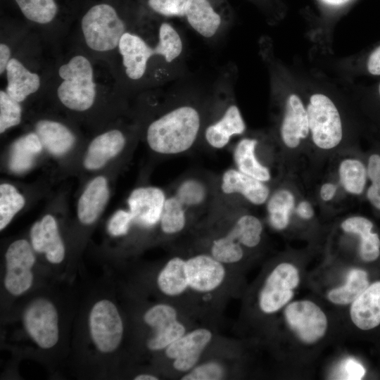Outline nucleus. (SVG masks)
Masks as SVG:
<instances>
[{"label":"nucleus","instance_id":"f257e3e1","mask_svg":"<svg viewBox=\"0 0 380 380\" xmlns=\"http://www.w3.org/2000/svg\"><path fill=\"white\" fill-rule=\"evenodd\" d=\"M184 37L172 20L139 8L110 61L123 90L148 91L178 79L184 72Z\"/></svg>","mask_w":380,"mask_h":380},{"label":"nucleus","instance_id":"f03ea898","mask_svg":"<svg viewBox=\"0 0 380 380\" xmlns=\"http://www.w3.org/2000/svg\"><path fill=\"white\" fill-rule=\"evenodd\" d=\"M44 91L51 92L64 108L77 113L92 109L101 96L126 94L109 61L73 43L66 51L58 49Z\"/></svg>","mask_w":380,"mask_h":380},{"label":"nucleus","instance_id":"7ed1b4c3","mask_svg":"<svg viewBox=\"0 0 380 380\" xmlns=\"http://www.w3.org/2000/svg\"><path fill=\"white\" fill-rule=\"evenodd\" d=\"M209 95L172 96L167 105L146 128V140L155 153L175 156L194 148L201 141L207 116Z\"/></svg>","mask_w":380,"mask_h":380},{"label":"nucleus","instance_id":"20e7f679","mask_svg":"<svg viewBox=\"0 0 380 380\" xmlns=\"http://www.w3.org/2000/svg\"><path fill=\"white\" fill-rule=\"evenodd\" d=\"M139 13L134 0H85L71 30V42L110 63L122 34Z\"/></svg>","mask_w":380,"mask_h":380},{"label":"nucleus","instance_id":"39448f33","mask_svg":"<svg viewBox=\"0 0 380 380\" xmlns=\"http://www.w3.org/2000/svg\"><path fill=\"white\" fill-rule=\"evenodd\" d=\"M85 0H1V11L58 49L69 35Z\"/></svg>","mask_w":380,"mask_h":380},{"label":"nucleus","instance_id":"423d86ee","mask_svg":"<svg viewBox=\"0 0 380 380\" xmlns=\"http://www.w3.org/2000/svg\"><path fill=\"white\" fill-rule=\"evenodd\" d=\"M236 70L230 64L220 72L209 94L201 141L212 149H222L236 136L244 134L246 122L234 94Z\"/></svg>","mask_w":380,"mask_h":380},{"label":"nucleus","instance_id":"0eeeda50","mask_svg":"<svg viewBox=\"0 0 380 380\" xmlns=\"http://www.w3.org/2000/svg\"><path fill=\"white\" fill-rule=\"evenodd\" d=\"M182 20L201 38L214 42L230 27L232 11L228 0H187Z\"/></svg>","mask_w":380,"mask_h":380},{"label":"nucleus","instance_id":"6e6552de","mask_svg":"<svg viewBox=\"0 0 380 380\" xmlns=\"http://www.w3.org/2000/svg\"><path fill=\"white\" fill-rule=\"evenodd\" d=\"M311 140L319 150L330 151L342 141L343 126L334 103L323 94H314L306 107Z\"/></svg>","mask_w":380,"mask_h":380},{"label":"nucleus","instance_id":"1a4fd4ad","mask_svg":"<svg viewBox=\"0 0 380 380\" xmlns=\"http://www.w3.org/2000/svg\"><path fill=\"white\" fill-rule=\"evenodd\" d=\"M89 329L96 349L110 353L120 346L124 332L122 317L116 305L101 299L93 305L89 315Z\"/></svg>","mask_w":380,"mask_h":380},{"label":"nucleus","instance_id":"9d476101","mask_svg":"<svg viewBox=\"0 0 380 380\" xmlns=\"http://www.w3.org/2000/svg\"><path fill=\"white\" fill-rule=\"evenodd\" d=\"M23 324L30 337L41 348L49 349L57 343L58 315L49 300L45 298L33 300L24 311Z\"/></svg>","mask_w":380,"mask_h":380},{"label":"nucleus","instance_id":"9b49d317","mask_svg":"<svg viewBox=\"0 0 380 380\" xmlns=\"http://www.w3.org/2000/svg\"><path fill=\"white\" fill-rule=\"evenodd\" d=\"M6 274L4 286L13 296H20L27 292L33 283L32 267L35 256L31 246L25 239H18L11 243L6 254Z\"/></svg>","mask_w":380,"mask_h":380},{"label":"nucleus","instance_id":"f8f14e48","mask_svg":"<svg viewBox=\"0 0 380 380\" xmlns=\"http://www.w3.org/2000/svg\"><path fill=\"white\" fill-rule=\"evenodd\" d=\"M144 322L153 330L146 342L152 351L165 350L170 343L186 332L179 319L176 308L167 303H158L150 307L144 315Z\"/></svg>","mask_w":380,"mask_h":380},{"label":"nucleus","instance_id":"ddd939ff","mask_svg":"<svg viewBox=\"0 0 380 380\" xmlns=\"http://www.w3.org/2000/svg\"><path fill=\"white\" fill-rule=\"evenodd\" d=\"M298 270L291 264H279L271 272L260 291L258 303L260 310L274 313L284 306L293 297V290L298 285Z\"/></svg>","mask_w":380,"mask_h":380},{"label":"nucleus","instance_id":"4468645a","mask_svg":"<svg viewBox=\"0 0 380 380\" xmlns=\"http://www.w3.org/2000/svg\"><path fill=\"white\" fill-rule=\"evenodd\" d=\"M217 180L198 174H188L173 184L172 193L191 216L208 208H215L218 196Z\"/></svg>","mask_w":380,"mask_h":380},{"label":"nucleus","instance_id":"2eb2a0df","mask_svg":"<svg viewBox=\"0 0 380 380\" xmlns=\"http://www.w3.org/2000/svg\"><path fill=\"white\" fill-rule=\"evenodd\" d=\"M284 316L288 325L304 343L316 342L327 331L325 314L311 301L300 300L288 305Z\"/></svg>","mask_w":380,"mask_h":380},{"label":"nucleus","instance_id":"dca6fc26","mask_svg":"<svg viewBox=\"0 0 380 380\" xmlns=\"http://www.w3.org/2000/svg\"><path fill=\"white\" fill-rule=\"evenodd\" d=\"M212 338L213 332L207 328L186 331L164 350L165 355L176 371L186 373L198 363Z\"/></svg>","mask_w":380,"mask_h":380},{"label":"nucleus","instance_id":"f3484780","mask_svg":"<svg viewBox=\"0 0 380 380\" xmlns=\"http://www.w3.org/2000/svg\"><path fill=\"white\" fill-rule=\"evenodd\" d=\"M189 289L200 293L217 290L226 277L225 266L208 252L198 253L186 259Z\"/></svg>","mask_w":380,"mask_h":380},{"label":"nucleus","instance_id":"a211bd4d","mask_svg":"<svg viewBox=\"0 0 380 380\" xmlns=\"http://www.w3.org/2000/svg\"><path fill=\"white\" fill-rule=\"evenodd\" d=\"M166 196L165 192L156 186L134 189L127 198L133 222L144 228H151L158 224Z\"/></svg>","mask_w":380,"mask_h":380},{"label":"nucleus","instance_id":"6ab92c4d","mask_svg":"<svg viewBox=\"0 0 380 380\" xmlns=\"http://www.w3.org/2000/svg\"><path fill=\"white\" fill-rule=\"evenodd\" d=\"M218 191L224 196H240L254 205L265 204L271 192L267 183L250 177L236 167L227 169L218 179Z\"/></svg>","mask_w":380,"mask_h":380},{"label":"nucleus","instance_id":"aec40b11","mask_svg":"<svg viewBox=\"0 0 380 380\" xmlns=\"http://www.w3.org/2000/svg\"><path fill=\"white\" fill-rule=\"evenodd\" d=\"M309 133L306 108L298 95L290 94L286 100L279 126L281 141L288 149H296Z\"/></svg>","mask_w":380,"mask_h":380},{"label":"nucleus","instance_id":"412c9836","mask_svg":"<svg viewBox=\"0 0 380 380\" xmlns=\"http://www.w3.org/2000/svg\"><path fill=\"white\" fill-rule=\"evenodd\" d=\"M30 239L33 249L44 253L49 262L59 264L63 260L65 246L56 221L52 215H46L32 225Z\"/></svg>","mask_w":380,"mask_h":380},{"label":"nucleus","instance_id":"4be33fe9","mask_svg":"<svg viewBox=\"0 0 380 380\" xmlns=\"http://www.w3.org/2000/svg\"><path fill=\"white\" fill-rule=\"evenodd\" d=\"M126 143V134L118 128L99 134L88 146L84 166L89 170L101 168L124 149Z\"/></svg>","mask_w":380,"mask_h":380},{"label":"nucleus","instance_id":"5701e85b","mask_svg":"<svg viewBox=\"0 0 380 380\" xmlns=\"http://www.w3.org/2000/svg\"><path fill=\"white\" fill-rule=\"evenodd\" d=\"M258 144L259 140L256 137H242L234 146L233 160L237 170L267 184L272 179V172L270 168L258 159L256 153Z\"/></svg>","mask_w":380,"mask_h":380},{"label":"nucleus","instance_id":"b1692460","mask_svg":"<svg viewBox=\"0 0 380 380\" xmlns=\"http://www.w3.org/2000/svg\"><path fill=\"white\" fill-rule=\"evenodd\" d=\"M109 198V189L106 179L99 176L92 179L77 203V217L84 224L94 223L101 214Z\"/></svg>","mask_w":380,"mask_h":380},{"label":"nucleus","instance_id":"393cba45","mask_svg":"<svg viewBox=\"0 0 380 380\" xmlns=\"http://www.w3.org/2000/svg\"><path fill=\"white\" fill-rule=\"evenodd\" d=\"M353 322L362 330H369L380 324V281L369 286L353 303Z\"/></svg>","mask_w":380,"mask_h":380},{"label":"nucleus","instance_id":"a878e982","mask_svg":"<svg viewBox=\"0 0 380 380\" xmlns=\"http://www.w3.org/2000/svg\"><path fill=\"white\" fill-rule=\"evenodd\" d=\"M34 128L43 147L52 155L59 156L65 154L75 143L76 137L73 132L59 121L42 119L35 123Z\"/></svg>","mask_w":380,"mask_h":380},{"label":"nucleus","instance_id":"bb28decb","mask_svg":"<svg viewBox=\"0 0 380 380\" xmlns=\"http://www.w3.org/2000/svg\"><path fill=\"white\" fill-rule=\"evenodd\" d=\"M373 226L371 220L360 215L349 217L341 224L343 231L360 237V255L366 262L374 261L380 255V239L372 232Z\"/></svg>","mask_w":380,"mask_h":380},{"label":"nucleus","instance_id":"cd10ccee","mask_svg":"<svg viewBox=\"0 0 380 380\" xmlns=\"http://www.w3.org/2000/svg\"><path fill=\"white\" fill-rule=\"evenodd\" d=\"M159 290L168 297H177L189 289L186 260L181 256L170 258L157 277Z\"/></svg>","mask_w":380,"mask_h":380},{"label":"nucleus","instance_id":"c85d7f7f","mask_svg":"<svg viewBox=\"0 0 380 380\" xmlns=\"http://www.w3.org/2000/svg\"><path fill=\"white\" fill-rule=\"evenodd\" d=\"M265 204L271 227L278 231L286 229L296 207L293 193L286 188L278 189L270 194Z\"/></svg>","mask_w":380,"mask_h":380},{"label":"nucleus","instance_id":"c756f323","mask_svg":"<svg viewBox=\"0 0 380 380\" xmlns=\"http://www.w3.org/2000/svg\"><path fill=\"white\" fill-rule=\"evenodd\" d=\"M42 144L34 132L18 139L11 147L10 169L17 173L30 169L37 156L42 151Z\"/></svg>","mask_w":380,"mask_h":380},{"label":"nucleus","instance_id":"7c9ffc66","mask_svg":"<svg viewBox=\"0 0 380 380\" xmlns=\"http://www.w3.org/2000/svg\"><path fill=\"white\" fill-rule=\"evenodd\" d=\"M338 175L346 192L353 196L362 194L368 179L367 165L361 160L354 157L343 158L338 165Z\"/></svg>","mask_w":380,"mask_h":380},{"label":"nucleus","instance_id":"2f4dec72","mask_svg":"<svg viewBox=\"0 0 380 380\" xmlns=\"http://www.w3.org/2000/svg\"><path fill=\"white\" fill-rule=\"evenodd\" d=\"M191 217L179 200L171 193L165 201L159 222L160 230L166 236H177L187 227Z\"/></svg>","mask_w":380,"mask_h":380},{"label":"nucleus","instance_id":"473e14b6","mask_svg":"<svg viewBox=\"0 0 380 380\" xmlns=\"http://www.w3.org/2000/svg\"><path fill=\"white\" fill-rule=\"evenodd\" d=\"M262 232V223L258 217L243 213L234 219L226 232L243 247L251 248L260 243Z\"/></svg>","mask_w":380,"mask_h":380},{"label":"nucleus","instance_id":"72a5a7b5","mask_svg":"<svg viewBox=\"0 0 380 380\" xmlns=\"http://www.w3.org/2000/svg\"><path fill=\"white\" fill-rule=\"evenodd\" d=\"M368 286L367 272L360 269H353L349 272L346 283L342 286L331 289L328 293V298L335 304H349L353 303Z\"/></svg>","mask_w":380,"mask_h":380},{"label":"nucleus","instance_id":"f704fd0d","mask_svg":"<svg viewBox=\"0 0 380 380\" xmlns=\"http://www.w3.org/2000/svg\"><path fill=\"white\" fill-rule=\"evenodd\" d=\"M208 253L224 265L236 264L244 256L243 247L227 232L210 240Z\"/></svg>","mask_w":380,"mask_h":380},{"label":"nucleus","instance_id":"c9c22d12","mask_svg":"<svg viewBox=\"0 0 380 380\" xmlns=\"http://www.w3.org/2000/svg\"><path fill=\"white\" fill-rule=\"evenodd\" d=\"M25 201L17 189L9 184L0 185V230H3L23 208Z\"/></svg>","mask_w":380,"mask_h":380},{"label":"nucleus","instance_id":"e433bc0d","mask_svg":"<svg viewBox=\"0 0 380 380\" xmlns=\"http://www.w3.org/2000/svg\"><path fill=\"white\" fill-rule=\"evenodd\" d=\"M145 12L166 19L182 20L187 0H134Z\"/></svg>","mask_w":380,"mask_h":380},{"label":"nucleus","instance_id":"4c0bfd02","mask_svg":"<svg viewBox=\"0 0 380 380\" xmlns=\"http://www.w3.org/2000/svg\"><path fill=\"white\" fill-rule=\"evenodd\" d=\"M21 103L12 99L2 88L0 90V133L18 125L22 120Z\"/></svg>","mask_w":380,"mask_h":380},{"label":"nucleus","instance_id":"58836bf2","mask_svg":"<svg viewBox=\"0 0 380 380\" xmlns=\"http://www.w3.org/2000/svg\"><path fill=\"white\" fill-rule=\"evenodd\" d=\"M366 165L367 179L369 181L366 197L369 203L380 211V154H371Z\"/></svg>","mask_w":380,"mask_h":380},{"label":"nucleus","instance_id":"ea45409f","mask_svg":"<svg viewBox=\"0 0 380 380\" xmlns=\"http://www.w3.org/2000/svg\"><path fill=\"white\" fill-rule=\"evenodd\" d=\"M224 366L216 360L197 364L190 371L184 373L182 380H220L224 379Z\"/></svg>","mask_w":380,"mask_h":380},{"label":"nucleus","instance_id":"a19ab883","mask_svg":"<svg viewBox=\"0 0 380 380\" xmlns=\"http://www.w3.org/2000/svg\"><path fill=\"white\" fill-rule=\"evenodd\" d=\"M133 223L132 216L129 211L117 210L110 217L108 224V230L113 236L126 235Z\"/></svg>","mask_w":380,"mask_h":380},{"label":"nucleus","instance_id":"79ce46f5","mask_svg":"<svg viewBox=\"0 0 380 380\" xmlns=\"http://www.w3.org/2000/svg\"><path fill=\"white\" fill-rule=\"evenodd\" d=\"M365 369L357 360L348 357L339 365L337 372V379L359 380L365 374Z\"/></svg>","mask_w":380,"mask_h":380},{"label":"nucleus","instance_id":"37998d69","mask_svg":"<svg viewBox=\"0 0 380 380\" xmlns=\"http://www.w3.org/2000/svg\"><path fill=\"white\" fill-rule=\"evenodd\" d=\"M13 56V49L9 41L1 35L0 41V75H4L6 68Z\"/></svg>","mask_w":380,"mask_h":380},{"label":"nucleus","instance_id":"c03bdc74","mask_svg":"<svg viewBox=\"0 0 380 380\" xmlns=\"http://www.w3.org/2000/svg\"><path fill=\"white\" fill-rule=\"evenodd\" d=\"M365 67L367 72L373 76H380V44L368 55Z\"/></svg>","mask_w":380,"mask_h":380},{"label":"nucleus","instance_id":"a18cd8bd","mask_svg":"<svg viewBox=\"0 0 380 380\" xmlns=\"http://www.w3.org/2000/svg\"><path fill=\"white\" fill-rule=\"evenodd\" d=\"M298 216L303 220H310L315 215L314 208L307 200L300 201L295 207Z\"/></svg>","mask_w":380,"mask_h":380},{"label":"nucleus","instance_id":"49530a36","mask_svg":"<svg viewBox=\"0 0 380 380\" xmlns=\"http://www.w3.org/2000/svg\"><path fill=\"white\" fill-rule=\"evenodd\" d=\"M337 185L331 182H327L322 184L319 189V196L324 202L333 200L337 192Z\"/></svg>","mask_w":380,"mask_h":380},{"label":"nucleus","instance_id":"de8ad7c7","mask_svg":"<svg viewBox=\"0 0 380 380\" xmlns=\"http://www.w3.org/2000/svg\"><path fill=\"white\" fill-rule=\"evenodd\" d=\"M134 380H158L159 378L151 374H140L134 376Z\"/></svg>","mask_w":380,"mask_h":380},{"label":"nucleus","instance_id":"09e8293b","mask_svg":"<svg viewBox=\"0 0 380 380\" xmlns=\"http://www.w3.org/2000/svg\"><path fill=\"white\" fill-rule=\"evenodd\" d=\"M326 2L333 5H339L346 2L348 0H324Z\"/></svg>","mask_w":380,"mask_h":380},{"label":"nucleus","instance_id":"8fccbe9b","mask_svg":"<svg viewBox=\"0 0 380 380\" xmlns=\"http://www.w3.org/2000/svg\"><path fill=\"white\" fill-rule=\"evenodd\" d=\"M376 94H377V96L380 100V82L378 84V86H377V89H376Z\"/></svg>","mask_w":380,"mask_h":380}]
</instances>
